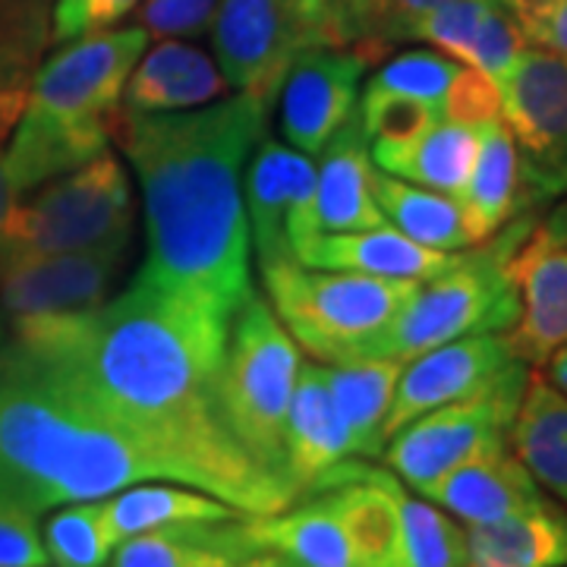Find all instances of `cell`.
<instances>
[{"instance_id": "obj_1", "label": "cell", "mask_w": 567, "mask_h": 567, "mask_svg": "<svg viewBox=\"0 0 567 567\" xmlns=\"http://www.w3.org/2000/svg\"><path fill=\"white\" fill-rule=\"evenodd\" d=\"M17 347L155 454L174 483L249 517L297 492L234 442L218 410L230 319L133 278L117 300L70 316L13 319Z\"/></svg>"}, {"instance_id": "obj_2", "label": "cell", "mask_w": 567, "mask_h": 567, "mask_svg": "<svg viewBox=\"0 0 567 567\" xmlns=\"http://www.w3.org/2000/svg\"><path fill=\"white\" fill-rule=\"evenodd\" d=\"M268 107L246 92L167 114L121 107L114 140L133 162L145 208V262L133 278L234 319L252 293L240 183Z\"/></svg>"}, {"instance_id": "obj_3", "label": "cell", "mask_w": 567, "mask_h": 567, "mask_svg": "<svg viewBox=\"0 0 567 567\" xmlns=\"http://www.w3.org/2000/svg\"><path fill=\"white\" fill-rule=\"evenodd\" d=\"M171 470L20 347L0 350V495L35 514L99 502Z\"/></svg>"}, {"instance_id": "obj_4", "label": "cell", "mask_w": 567, "mask_h": 567, "mask_svg": "<svg viewBox=\"0 0 567 567\" xmlns=\"http://www.w3.org/2000/svg\"><path fill=\"white\" fill-rule=\"evenodd\" d=\"M145 44V29L89 32L35 73L13 145L3 155L7 177L20 196L107 152L121 117L123 85Z\"/></svg>"}, {"instance_id": "obj_5", "label": "cell", "mask_w": 567, "mask_h": 567, "mask_svg": "<svg viewBox=\"0 0 567 567\" xmlns=\"http://www.w3.org/2000/svg\"><path fill=\"white\" fill-rule=\"evenodd\" d=\"M297 375V341L287 334L275 309L249 293L230 319L218 372V410L234 442L284 483V423Z\"/></svg>"}, {"instance_id": "obj_6", "label": "cell", "mask_w": 567, "mask_h": 567, "mask_svg": "<svg viewBox=\"0 0 567 567\" xmlns=\"http://www.w3.org/2000/svg\"><path fill=\"white\" fill-rule=\"evenodd\" d=\"M265 293L287 334L316 360H357L416 293V281L322 271L300 262L262 268Z\"/></svg>"}, {"instance_id": "obj_7", "label": "cell", "mask_w": 567, "mask_h": 567, "mask_svg": "<svg viewBox=\"0 0 567 567\" xmlns=\"http://www.w3.org/2000/svg\"><path fill=\"white\" fill-rule=\"evenodd\" d=\"M480 252H461L454 268L416 287L394 322L365 347L363 357L413 360L432 347L470 334H507L520 316V297L507 281L505 262L517 234Z\"/></svg>"}, {"instance_id": "obj_8", "label": "cell", "mask_w": 567, "mask_h": 567, "mask_svg": "<svg viewBox=\"0 0 567 567\" xmlns=\"http://www.w3.org/2000/svg\"><path fill=\"white\" fill-rule=\"evenodd\" d=\"M133 237V196L123 164L99 158L61 174L25 205H17L0 240V262L51 252H76Z\"/></svg>"}, {"instance_id": "obj_9", "label": "cell", "mask_w": 567, "mask_h": 567, "mask_svg": "<svg viewBox=\"0 0 567 567\" xmlns=\"http://www.w3.org/2000/svg\"><path fill=\"white\" fill-rule=\"evenodd\" d=\"M529 369L517 363L495 382L454 404L435 406L398 429L382 447L385 464L413 492H423L454 466L511 447V429L527 391Z\"/></svg>"}, {"instance_id": "obj_10", "label": "cell", "mask_w": 567, "mask_h": 567, "mask_svg": "<svg viewBox=\"0 0 567 567\" xmlns=\"http://www.w3.org/2000/svg\"><path fill=\"white\" fill-rule=\"evenodd\" d=\"M312 44L328 48L309 0H224L215 20L224 82L265 104H275L290 61Z\"/></svg>"}, {"instance_id": "obj_11", "label": "cell", "mask_w": 567, "mask_h": 567, "mask_svg": "<svg viewBox=\"0 0 567 567\" xmlns=\"http://www.w3.org/2000/svg\"><path fill=\"white\" fill-rule=\"evenodd\" d=\"M502 121L520 152L524 205L567 189V58L527 48L498 82Z\"/></svg>"}, {"instance_id": "obj_12", "label": "cell", "mask_w": 567, "mask_h": 567, "mask_svg": "<svg viewBox=\"0 0 567 567\" xmlns=\"http://www.w3.org/2000/svg\"><path fill=\"white\" fill-rule=\"evenodd\" d=\"M130 252V237L111 244L25 256L0 262V300L13 319L70 316L85 312L107 300L114 281L121 278Z\"/></svg>"}, {"instance_id": "obj_13", "label": "cell", "mask_w": 567, "mask_h": 567, "mask_svg": "<svg viewBox=\"0 0 567 567\" xmlns=\"http://www.w3.org/2000/svg\"><path fill=\"white\" fill-rule=\"evenodd\" d=\"M365 61L347 48H303L284 73L281 133L297 152L319 155L357 111Z\"/></svg>"}, {"instance_id": "obj_14", "label": "cell", "mask_w": 567, "mask_h": 567, "mask_svg": "<svg viewBox=\"0 0 567 567\" xmlns=\"http://www.w3.org/2000/svg\"><path fill=\"white\" fill-rule=\"evenodd\" d=\"M507 281L520 297V316L507 331V344L520 363H546L567 347V240L551 224L514 246L505 262Z\"/></svg>"}, {"instance_id": "obj_15", "label": "cell", "mask_w": 567, "mask_h": 567, "mask_svg": "<svg viewBox=\"0 0 567 567\" xmlns=\"http://www.w3.org/2000/svg\"><path fill=\"white\" fill-rule=\"evenodd\" d=\"M514 363L507 334H470L406 360L388 410L385 442L429 410L476 394Z\"/></svg>"}, {"instance_id": "obj_16", "label": "cell", "mask_w": 567, "mask_h": 567, "mask_svg": "<svg viewBox=\"0 0 567 567\" xmlns=\"http://www.w3.org/2000/svg\"><path fill=\"white\" fill-rule=\"evenodd\" d=\"M369 140L360 123V111L328 140L322 164L316 167V189L303 218L290 230V249L319 234H357L385 227V215L369 193Z\"/></svg>"}, {"instance_id": "obj_17", "label": "cell", "mask_w": 567, "mask_h": 567, "mask_svg": "<svg viewBox=\"0 0 567 567\" xmlns=\"http://www.w3.org/2000/svg\"><path fill=\"white\" fill-rule=\"evenodd\" d=\"M316 189V164L293 145L265 140L246 171V218L259 265L297 262L290 230L303 218Z\"/></svg>"}, {"instance_id": "obj_18", "label": "cell", "mask_w": 567, "mask_h": 567, "mask_svg": "<svg viewBox=\"0 0 567 567\" xmlns=\"http://www.w3.org/2000/svg\"><path fill=\"white\" fill-rule=\"evenodd\" d=\"M347 457H353V445L324 382V365L300 363L284 423V476L300 498L306 492H319Z\"/></svg>"}, {"instance_id": "obj_19", "label": "cell", "mask_w": 567, "mask_h": 567, "mask_svg": "<svg viewBox=\"0 0 567 567\" xmlns=\"http://www.w3.org/2000/svg\"><path fill=\"white\" fill-rule=\"evenodd\" d=\"M420 495L432 505L445 507L447 514L461 517L470 527L495 524L548 502L536 476L511 447L454 466L442 480L425 486Z\"/></svg>"}, {"instance_id": "obj_20", "label": "cell", "mask_w": 567, "mask_h": 567, "mask_svg": "<svg viewBox=\"0 0 567 567\" xmlns=\"http://www.w3.org/2000/svg\"><path fill=\"white\" fill-rule=\"evenodd\" d=\"M293 259L306 268H322V271H357L372 278L425 284L454 268L461 252L429 249L404 237L398 227L385 224L357 234H319L297 246Z\"/></svg>"}, {"instance_id": "obj_21", "label": "cell", "mask_w": 567, "mask_h": 567, "mask_svg": "<svg viewBox=\"0 0 567 567\" xmlns=\"http://www.w3.org/2000/svg\"><path fill=\"white\" fill-rule=\"evenodd\" d=\"M227 89L221 70L199 48L164 41L133 66L123 85V111L167 114L212 104Z\"/></svg>"}, {"instance_id": "obj_22", "label": "cell", "mask_w": 567, "mask_h": 567, "mask_svg": "<svg viewBox=\"0 0 567 567\" xmlns=\"http://www.w3.org/2000/svg\"><path fill=\"white\" fill-rule=\"evenodd\" d=\"M240 517H249V514L208 495L203 488L167 483V480L136 483L104 498V527L114 548L121 546L123 539L155 533V529L227 524Z\"/></svg>"}, {"instance_id": "obj_23", "label": "cell", "mask_w": 567, "mask_h": 567, "mask_svg": "<svg viewBox=\"0 0 567 567\" xmlns=\"http://www.w3.org/2000/svg\"><path fill=\"white\" fill-rule=\"evenodd\" d=\"M240 539L249 551L268 548L297 567H357L344 524L324 492L300 507L244 517Z\"/></svg>"}, {"instance_id": "obj_24", "label": "cell", "mask_w": 567, "mask_h": 567, "mask_svg": "<svg viewBox=\"0 0 567 567\" xmlns=\"http://www.w3.org/2000/svg\"><path fill=\"white\" fill-rule=\"evenodd\" d=\"M454 199L464 208V221L473 244L495 237L498 227L524 208L520 152L514 133L502 117L480 126V152L473 174Z\"/></svg>"}, {"instance_id": "obj_25", "label": "cell", "mask_w": 567, "mask_h": 567, "mask_svg": "<svg viewBox=\"0 0 567 567\" xmlns=\"http://www.w3.org/2000/svg\"><path fill=\"white\" fill-rule=\"evenodd\" d=\"M401 372H404V360H385V357H357V360L324 365V382L344 416L353 454L382 457L385 420Z\"/></svg>"}, {"instance_id": "obj_26", "label": "cell", "mask_w": 567, "mask_h": 567, "mask_svg": "<svg viewBox=\"0 0 567 567\" xmlns=\"http://www.w3.org/2000/svg\"><path fill=\"white\" fill-rule=\"evenodd\" d=\"M480 152V130L464 123L439 121L420 140L406 145H369V158L391 177L420 183L425 189L457 196L473 174Z\"/></svg>"}, {"instance_id": "obj_27", "label": "cell", "mask_w": 567, "mask_h": 567, "mask_svg": "<svg viewBox=\"0 0 567 567\" xmlns=\"http://www.w3.org/2000/svg\"><path fill=\"white\" fill-rule=\"evenodd\" d=\"M466 551L470 565L567 567V514L546 502L505 520L470 527Z\"/></svg>"}, {"instance_id": "obj_28", "label": "cell", "mask_w": 567, "mask_h": 567, "mask_svg": "<svg viewBox=\"0 0 567 567\" xmlns=\"http://www.w3.org/2000/svg\"><path fill=\"white\" fill-rule=\"evenodd\" d=\"M369 193L379 205V212L385 215V221L398 227L410 240L429 249H442V252H464L473 246L464 208L454 196L391 177L375 164L369 167Z\"/></svg>"}, {"instance_id": "obj_29", "label": "cell", "mask_w": 567, "mask_h": 567, "mask_svg": "<svg viewBox=\"0 0 567 567\" xmlns=\"http://www.w3.org/2000/svg\"><path fill=\"white\" fill-rule=\"evenodd\" d=\"M511 447L539 486L567 502V394L546 379H529Z\"/></svg>"}, {"instance_id": "obj_30", "label": "cell", "mask_w": 567, "mask_h": 567, "mask_svg": "<svg viewBox=\"0 0 567 567\" xmlns=\"http://www.w3.org/2000/svg\"><path fill=\"white\" fill-rule=\"evenodd\" d=\"M240 520L155 529L123 539L111 567H240L252 555L240 539Z\"/></svg>"}, {"instance_id": "obj_31", "label": "cell", "mask_w": 567, "mask_h": 567, "mask_svg": "<svg viewBox=\"0 0 567 567\" xmlns=\"http://www.w3.org/2000/svg\"><path fill=\"white\" fill-rule=\"evenodd\" d=\"M447 0H334L331 48H353L365 63L385 54L388 44L410 39L413 22Z\"/></svg>"}, {"instance_id": "obj_32", "label": "cell", "mask_w": 567, "mask_h": 567, "mask_svg": "<svg viewBox=\"0 0 567 567\" xmlns=\"http://www.w3.org/2000/svg\"><path fill=\"white\" fill-rule=\"evenodd\" d=\"M401 546L398 567H466V529H461L445 511L429 498H413L401 488Z\"/></svg>"}, {"instance_id": "obj_33", "label": "cell", "mask_w": 567, "mask_h": 567, "mask_svg": "<svg viewBox=\"0 0 567 567\" xmlns=\"http://www.w3.org/2000/svg\"><path fill=\"white\" fill-rule=\"evenodd\" d=\"M51 0H0V89L32 80L51 41Z\"/></svg>"}, {"instance_id": "obj_34", "label": "cell", "mask_w": 567, "mask_h": 567, "mask_svg": "<svg viewBox=\"0 0 567 567\" xmlns=\"http://www.w3.org/2000/svg\"><path fill=\"white\" fill-rule=\"evenodd\" d=\"M41 543L48 561L58 567H104L111 561V539L104 527V498L61 505L44 524Z\"/></svg>"}, {"instance_id": "obj_35", "label": "cell", "mask_w": 567, "mask_h": 567, "mask_svg": "<svg viewBox=\"0 0 567 567\" xmlns=\"http://www.w3.org/2000/svg\"><path fill=\"white\" fill-rule=\"evenodd\" d=\"M360 123L369 145H406L420 140L429 126L442 121V111L435 104L398 95V92H379L365 85L363 102H360Z\"/></svg>"}, {"instance_id": "obj_36", "label": "cell", "mask_w": 567, "mask_h": 567, "mask_svg": "<svg viewBox=\"0 0 567 567\" xmlns=\"http://www.w3.org/2000/svg\"><path fill=\"white\" fill-rule=\"evenodd\" d=\"M457 70H461V63L447 61L435 51H406L401 58L388 61L365 85L379 89V92L410 95V99L435 104L442 111V102H445Z\"/></svg>"}, {"instance_id": "obj_37", "label": "cell", "mask_w": 567, "mask_h": 567, "mask_svg": "<svg viewBox=\"0 0 567 567\" xmlns=\"http://www.w3.org/2000/svg\"><path fill=\"white\" fill-rule=\"evenodd\" d=\"M527 35L524 25L514 13L511 0H492L486 10V17L480 22L473 44H470V58L466 66H476L480 73H486L488 80L498 82L505 80V73L517 63V58L527 51Z\"/></svg>"}, {"instance_id": "obj_38", "label": "cell", "mask_w": 567, "mask_h": 567, "mask_svg": "<svg viewBox=\"0 0 567 567\" xmlns=\"http://www.w3.org/2000/svg\"><path fill=\"white\" fill-rule=\"evenodd\" d=\"M488 3L492 0H447V3L429 10V13H423L420 20L413 22L410 39L429 41L447 58H457V61L466 63L470 44H473V35H476L480 22L486 17Z\"/></svg>"}, {"instance_id": "obj_39", "label": "cell", "mask_w": 567, "mask_h": 567, "mask_svg": "<svg viewBox=\"0 0 567 567\" xmlns=\"http://www.w3.org/2000/svg\"><path fill=\"white\" fill-rule=\"evenodd\" d=\"M502 117V92L498 85L480 73L476 66H461L442 102V121L464 123V126H486Z\"/></svg>"}, {"instance_id": "obj_40", "label": "cell", "mask_w": 567, "mask_h": 567, "mask_svg": "<svg viewBox=\"0 0 567 567\" xmlns=\"http://www.w3.org/2000/svg\"><path fill=\"white\" fill-rule=\"evenodd\" d=\"M39 514L0 495V567H48Z\"/></svg>"}, {"instance_id": "obj_41", "label": "cell", "mask_w": 567, "mask_h": 567, "mask_svg": "<svg viewBox=\"0 0 567 567\" xmlns=\"http://www.w3.org/2000/svg\"><path fill=\"white\" fill-rule=\"evenodd\" d=\"M136 0H58L51 10V41H70L102 32L104 25L130 13Z\"/></svg>"}, {"instance_id": "obj_42", "label": "cell", "mask_w": 567, "mask_h": 567, "mask_svg": "<svg viewBox=\"0 0 567 567\" xmlns=\"http://www.w3.org/2000/svg\"><path fill=\"white\" fill-rule=\"evenodd\" d=\"M218 0H145L142 25L155 35H196L215 17Z\"/></svg>"}, {"instance_id": "obj_43", "label": "cell", "mask_w": 567, "mask_h": 567, "mask_svg": "<svg viewBox=\"0 0 567 567\" xmlns=\"http://www.w3.org/2000/svg\"><path fill=\"white\" fill-rule=\"evenodd\" d=\"M527 41L567 58V0H511Z\"/></svg>"}, {"instance_id": "obj_44", "label": "cell", "mask_w": 567, "mask_h": 567, "mask_svg": "<svg viewBox=\"0 0 567 567\" xmlns=\"http://www.w3.org/2000/svg\"><path fill=\"white\" fill-rule=\"evenodd\" d=\"M25 104H29V89H25V85L0 89V142L17 130Z\"/></svg>"}, {"instance_id": "obj_45", "label": "cell", "mask_w": 567, "mask_h": 567, "mask_svg": "<svg viewBox=\"0 0 567 567\" xmlns=\"http://www.w3.org/2000/svg\"><path fill=\"white\" fill-rule=\"evenodd\" d=\"M17 205H20V193L13 189V183H10V177H7L3 155H0V240H3V230H7V224H10V218H13Z\"/></svg>"}, {"instance_id": "obj_46", "label": "cell", "mask_w": 567, "mask_h": 567, "mask_svg": "<svg viewBox=\"0 0 567 567\" xmlns=\"http://www.w3.org/2000/svg\"><path fill=\"white\" fill-rule=\"evenodd\" d=\"M546 369H548V382L558 388L561 394H567V347L555 350V353L548 357Z\"/></svg>"}, {"instance_id": "obj_47", "label": "cell", "mask_w": 567, "mask_h": 567, "mask_svg": "<svg viewBox=\"0 0 567 567\" xmlns=\"http://www.w3.org/2000/svg\"><path fill=\"white\" fill-rule=\"evenodd\" d=\"M240 567H297V565H290V561H287L284 555H278V551L259 548V551L246 555L244 561H240Z\"/></svg>"}, {"instance_id": "obj_48", "label": "cell", "mask_w": 567, "mask_h": 567, "mask_svg": "<svg viewBox=\"0 0 567 567\" xmlns=\"http://www.w3.org/2000/svg\"><path fill=\"white\" fill-rule=\"evenodd\" d=\"M312 7H316V13L322 17L324 25V41H328V48H331V10H334V0H309Z\"/></svg>"}, {"instance_id": "obj_49", "label": "cell", "mask_w": 567, "mask_h": 567, "mask_svg": "<svg viewBox=\"0 0 567 567\" xmlns=\"http://www.w3.org/2000/svg\"><path fill=\"white\" fill-rule=\"evenodd\" d=\"M466 567H486V565H466Z\"/></svg>"}]
</instances>
